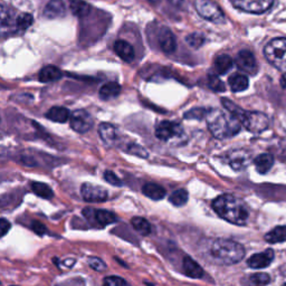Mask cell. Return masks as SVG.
Listing matches in <instances>:
<instances>
[{"label": "cell", "instance_id": "cell-1", "mask_svg": "<svg viewBox=\"0 0 286 286\" xmlns=\"http://www.w3.org/2000/svg\"><path fill=\"white\" fill-rule=\"evenodd\" d=\"M213 209L220 218L230 224L246 225L249 209L244 200L232 195H221L213 201Z\"/></svg>", "mask_w": 286, "mask_h": 286}, {"label": "cell", "instance_id": "cell-2", "mask_svg": "<svg viewBox=\"0 0 286 286\" xmlns=\"http://www.w3.org/2000/svg\"><path fill=\"white\" fill-rule=\"evenodd\" d=\"M206 121L210 132L217 139H229L235 137L242 129V123L228 111L210 109Z\"/></svg>", "mask_w": 286, "mask_h": 286}, {"label": "cell", "instance_id": "cell-3", "mask_svg": "<svg viewBox=\"0 0 286 286\" xmlns=\"http://www.w3.org/2000/svg\"><path fill=\"white\" fill-rule=\"evenodd\" d=\"M210 255L219 264L234 265L245 257V248L242 244L230 239H217L212 244Z\"/></svg>", "mask_w": 286, "mask_h": 286}, {"label": "cell", "instance_id": "cell-4", "mask_svg": "<svg viewBox=\"0 0 286 286\" xmlns=\"http://www.w3.org/2000/svg\"><path fill=\"white\" fill-rule=\"evenodd\" d=\"M230 113L241 121V123L252 133H261L270 125V119L261 112H247L234 104L230 108Z\"/></svg>", "mask_w": 286, "mask_h": 286}, {"label": "cell", "instance_id": "cell-5", "mask_svg": "<svg viewBox=\"0 0 286 286\" xmlns=\"http://www.w3.org/2000/svg\"><path fill=\"white\" fill-rule=\"evenodd\" d=\"M266 60L278 71L286 73V38H274L264 48Z\"/></svg>", "mask_w": 286, "mask_h": 286}, {"label": "cell", "instance_id": "cell-6", "mask_svg": "<svg viewBox=\"0 0 286 286\" xmlns=\"http://www.w3.org/2000/svg\"><path fill=\"white\" fill-rule=\"evenodd\" d=\"M195 8L197 13L199 14L202 18L215 22V24H220V22L225 20V15L223 10H221L219 6L214 3L213 0H196Z\"/></svg>", "mask_w": 286, "mask_h": 286}, {"label": "cell", "instance_id": "cell-7", "mask_svg": "<svg viewBox=\"0 0 286 286\" xmlns=\"http://www.w3.org/2000/svg\"><path fill=\"white\" fill-rule=\"evenodd\" d=\"M183 133L181 124L171 121H161L155 129V137L161 141L166 142H169L173 139H179L183 136Z\"/></svg>", "mask_w": 286, "mask_h": 286}, {"label": "cell", "instance_id": "cell-8", "mask_svg": "<svg viewBox=\"0 0 286 286\" xmlns=\"http://www.w3.org/2000/svg\"><path fill=\"white\" fill-rule=\"evenodd\" d=\"M84 217L92 224H97L100 226H108L118 221V217L112 212L105 209H94V208H85L83 210Z\"/></svg>", "mask_w": 286, "mask_h": 286}, {"label": "cell", "instance_id": "cell-9", "mask_svg": "<svg viewBox=\"0 0 286 286\" xmlns=\"http://www.w3.org/2000/svg\"><path fill=\"white\" fill-rule=\"evenodd\" d=\"M274 0H230L234 7L250 14H263L272 7Z\"/></svg>", "mask_w": 286, "mask_h": 286}, {"label": "cell", "instance_id": "cell-10", "mask_svg": "<svg viewBox=\"0 0 286 286\" xmlns=\"http://www.w3.org/2000/svg\"><path fill=\"white\" fill-rule=\"evenodd\" d=\"M81 194L87 202H103L109 198V191L101 186L85 183L81 187Z\"/></svg>", "mask_w": 286, "mask_h": 286}, {"label": "cell", "instance_id": "cell-11", "mask_svg": "<svg viewBox=\"0 0 286 286\" xmlns=\"http://www.w3.org/2000/svg\"><path fill=\"white\" fill-rule=\"evenodd\" d=\"M69 121H71V127L77 133L89 132L92 129L93 123H94L91 114L84 110H76L73 112Z\"/></svg>", "mask_w": 286, "mask_h": 286}, {"label": "cell", "instance_id": "cell-12", "mask_svg": "<svg viewBox=\"0 0 286 286\" xmlns=\"http://www.w3.org/2000/svg\"><path fill=\"white\" fill-rule=\"evenodd\" d=\"M236 65L241 71L250 75H254L257 72V63H256L255 56L252 51L247 49L238 53L236 57Z\"/></svg>", "mask_w": 286, "mask_h": 286}, {"label": "cell", "instance_id": "cell-13", "mask_svg": "<svg viewBox=\"0 0 286 286\" xmlns=\"http://www.w3.org/2000/svg\"><path fill=\"white\" fill-rule=\"evenodd\" d=\"M158 42H159L160 48L166 54H171L177 49V39L170 28L161 27L158 33Z\"/></svg>", "mask_w": 286, "mask_h": 286}, {"label": "cell", "instance_id": "cell-14", "mask_svg": "<svg viewBox=\"0 0 286 286\" xmlns=\"http://www.w3.org/2000/svg\"><path fill=\"white\" fill-rule=\"evenodd\" d=\"M274 259V250L272 248H267L265 252L255 254L247 259V265L250 268L259 270V268H265L272 264Z\"/></svg>", "mask_w": 286, "mask_h": 286}, {"label": "cell", "instance_id": "cell-15", "mask_svg": "<svg viewBox=\"0 0 286 286\" xmlns=\"http://www.w3.org/2000/svg\"><path fill=\"white\" fill-rule=\"evenodd\" d=\"M250 161V155L245 150H236L230 152L228 155V163L229 166L236 171L244 170L248 166Z\"/></svg>", "mask_w": 286, "mask_h": 286}, {"label": "cell", "instance_id": "cell-16", "mask_svg": "<svg viewBox=\"0 0 286 286\" xmlns=\"http://www.w3.org/2000/svg\"><path fill=\"white\" fill-rule=\"evenodd\" d=\"M114 51L122 61L126 63H131L136 58V53H134L133 46L130 43L125 42V40H116L114 44Z\"/></svg>", "mask_w": 286, "mask_h": 286}, {"label": "cell", "instance_id": "cell-17", "mask_svg": "<svg viewBox=\"0 0 286 286\" xmlns=\"http://www.w3.org/2000/svg\"><path fill=\"white\" fill-rule=\"evenodd\" d=\"M183 268L186 275L191 278H201L205 275L202 267L196 261L192 259L190 256H186L183 262Z\"/></svg>", "mask_w": 286, "mask_h": 286}, {"label": "cell", "instance_id": "cell-18", "mask_svg": "<svg viewBox=\"0 0 286 286\" xmlns=\"http://www.w3.org/2000/svg\"><path fill=\"white\" fill-rule=\"evenodd\" d=\"M66 8L65 4L63 3V0H50V2L46 5L44 9V14L47 18H58L65 15Z\"/></svg>", "mask_w": 286, "mask_h": 286}, {"label": "cell", "instance_id": "cell-19", "mask_svg": "<svg viewBox=\"0 0 286 286\" xmlns=\"http://www.w3.org/2000/svg\"><path fill=\"white\" fill-rule=\"evenodd\" d=\"M142 192L144 196H147L148 198L152 200H161L165 198L167 191L166 189L161 187L160 185H157L153 183H148L143 186Z\"/></svg>", "mask_w": 286, "mask_h": 286}, {"label": "cell", "instance_id": "cell-20", "mask_svg": "<svg viewBox=\"0 0 286 286\" xmlns=\"http://www.w3.org/2000/svg\"><path fill=\"white\" fill-rule=\"evenodd\" d=\"M256 170L261 174H265L271 170L274 165V157L270 153H262L254 160Z\"/></svg>", "mask_w": 286, "mask_h": 286}, {"label": "cell", "instance_id": "cell-21", "mask_svg": "<svg viewBox=\"0 0 286 286\" xmlns=\"http://www.w3.org/2000/svg\"><path fill=\"white\" fill-rule=\"evenodd\" d=\"M46 118L53 122H57V123H65L71 118V115H69V111L66 108L54 107L49 109L48 112L46 113Z\"/></svg>", "mask_w": 286, "mask_h": 286}, {"label": "cell", "instance_id": "cell-22", "mask_svg": "<svg viewBox=\"0 0 286 286\" xmlns=\"http://www.w3.org/2000/svg\"><path fill=\"white\" fill-rule=\"evenodd\" d=\"M62 77V72L60 68L53 65H47L40 69L39 72V81L43 83H49V82H54L60 80Z\"/></svg>", "mask_w": 286, "mask_h": 286}, {"label": "cell", "instance_id": "cell-23", "mask_svg": "<svg viewBox=\"0 0 286 286\" xmlns=\"http://www.w3.org/2000/svg\"><path fill=\"white\" fill-rule=\"evenodd\" d=\"M228 83L232 92H243L248 89L249 81L246 75L236 73L228 79Z\"/></svg>", "mask_w": 286, "mask_h": 286}, {"label": "cell", "instance_id": "cell-24", "mask_svg": "<svg viewBox=\"0 0 286 286\" xmlns=\"http://www.w3.org/2000/svg\"><path fill=\"white\" fill-rule=\"evenodd\" d=\"M121 93V85L116 82H109V83L104 84L98 94L102 100H112V98L116 97Z\"/></svg>", "mask_w": 286, "mask_h": 286}, {"label": "cell", "instance_id": "cell-25", "mask_svg": "<svg viewBox=\"0 0 286 286\" xmlns=\"http://www.w3.org/2000/svg\"><path fill=\"white\" fill-rule=\"evenodd\" d=\"M98 134L104 143L112 145L116 141V129L110 123H101L98 127Z\"/></svg>", "mask_w": 286, "mask_h": 286}, {"label": "cell", "instance_id": "cell-26", "mask_svg": "<svg viewBox=\"0 0 286 286\" xmlns=\"http://www.w3.org/2000/svg\"><path fill=\"white\" fill-rule=\"evenodd\" d=\"M232 65H234V62H232L231 57L229 55L221 54L216 57L215 60V68L216 71H217V73L220 75L228 73L231 69Z\"/></svg>", "mask_w": 286, "mask_h": 286}, {"label": "cell", "instance_id": "cell-27", "mask_svg": "<svg viewBox=\"0 0 286 286\" xmlns=\"http://www.w3.org/2000/svg\"><path fill=\"white\" fill-rule=\"evenodd\" d=\"M265 241L271 244L286 242V226H277L265 235Z\"/></svg>", "mask_w": 286, "mask_h": 286}, {"label": "cell", "instance_id": "cell-28", "mask_svg": "<svg viewBox=\"0 0 286 286\" xmlns=\"http://www.w3.org/2000/svg\"><path fill=\"white\" fill-rule=\"evenodd\" d=\"M131 225L134 230L139 232L140 235H143V236L150 235L151 230H152L149 221L143 217H133L131 219Z\"/></svg>", "mask_w": 286, "mask_h": 286}, {"label": "cell", "instance_id": "cell-29", "mask_svg": "<svg viewBox=\"0 0 286 286\" xmlns=\"http://www.w3.org/2000/svg\"><path fill=\"white\" fill-rule=\"evenodd\" d=\"M69 7L72 13L77 17H85L90 14V5L85 3L84 0H69Z\"/></svg>", "mask_w": 286, "mask_h": 286}, {"label": "cell", "instance_id": "cell-30", "mask_svg": "<svg viewBox=\"0 0 286 286\" xmlns=\"http://www.w3.org/2000/svg\"><path fill=\"white\" fill-rule=\"evenodd\" d=\"M32 189L38 197L43 198V199H51L54 197V191L51 190L50 187L43 183H33Z\"/></svg>", "mask_w": 286, "mask_h": 286}, {"label": "cell", "instance_id": "cell-31", "mask_svg": "<svg viewBox=\"0 0 286 286\" xmlns=\"http://www.w3.org/2000/svg\"><path fill=\"white\" fill-rule=\"evenodd\" d=\"M188 191L185 189H179L172 192L170 198H169V201H170L173 206L183 207L186 205L187 201H188Z\"/></svg>", "mask_w": 286, "mask_h": 286}, {"label": "cell", "instance_id": "cell-32", "mask_svg": "<svg viewBox=\"0 0 286 286\" xmlns=\"http://www.w3.org/2000/svg\"><path fill=\"white\" fill-rule=\"evenodd\" d=\"M249 286H266L271 283V277L266 273H256L247 277Z\"/></svg>", "mask_w": 286, "mask_h": 286}, {"label": "cell", "instance_id": "cell-33", "mask_svg": "<svg viewBox=\"0 0 286 286\" xmlns=\"http://www.w3.org/2000/svg\"><path fill=\"white\" fill-rule=\"evenodd\" d=\"M34 18L31 14H21L18 17H17V20L15 22V25L17 27V29L20 32L26 31L27 28L31 27L33 25Z\"/></svg>", "mask_w": 286, "mask_h": 286}, {"label": "cell", "instance_id": "cell-34", "mask_svg": "<svg viewBox=\"0 0 286 286\" xmlns=\"http://www.w3.org/2000/svg\"><path fill=\"white\" fill-rule=\"evenodd\" d=\"M186 40L192 48H199L205 44L206 38L201 33H192L186 37Z\"/></svg>", "mask_w": 286, "mask_h": 286}, {"label": "cell", "instance_id": "cell-35", "mask_svg": "<svg viewBox=\"0 0 286 286\" xmlns=\"http://www.w3.org/2000/svg\"><path fill=\"white\" fill-rule=\"evenodd\" d=\"M208 85L210 89L215 92H225L226 86L224 82L221 81L216 74H209L208 75Z\"/></svg>", "mask_w": 286, "mask_h": 286}, {"label": "cell", "instance_id": "cell-36", "mask_svg": "<svg viewBox=\"0 0 286 286\" xmlns=\"http://www.w3.org/2000/svg\"><path fill=\"white\" fill-rule=\"evenodd\" d=\"M207 112H208V110L202 109V108L192 109L185 114V118L189 119V120H202V119H206Z\"/></svg>", "mask_w": 286, "mask_h": 286}, {"label": "cell", "instance_id": "cell-37", "mask_svg": "<svg viewBox=\"0 0 286 286\" xmlns=\"http://www.w3.org/2000/svg\"><path fill=\"white\" fill-rule=\"evenodd\" d=\"M126 152L127 153H130V154H133V155H137V157H140V158H148V152H147V150H145L144 148H142L141 145H138V144H129V145H126Z\"/></svg>", "mask_w": 286, "mask_h": 286}, {"label": "cell", "instance_id": "cell-38", "mask_svg": "<svg viewBox=\"0 0 286 286\" xmlns=\"http://www.w3.org/2000/svg\"><path fill=\"white\" fill-rule=\"evenodd\" d=\"M103 286H126V282L120 276L112 275L103 279Z\"/></svg>", "mask_w": 286, "mask_h": 286}, {"label": "cell", "instance_id": "cell-39", "mask_svg": "<svg viewBox=\"0 0 286 286\" xmlns=\"http://www.w3.org/2000/svg\"><path fill=\"white\" fill-rule=\"evenodd\" d=\"M89 265L96 272H103L107 270V264H105V263L98 257H90Z\"/></svg>", "mask_w": 286, "mask_h": 286}, {"label": "cell", "instance_id": "cell-40", "mask_svg": "<svg viewBox=\"0 0 286 286\" xmlns=\"http://www.w3.org/2000/svg\"><path fill=\"white\" fill-rule=\"evenodd\" d=\"M104 179L107 180V181L110 185H112V186H116V187L123 186V183H122V180L118 176H116L114 172L110 171V170L104 172Z\"/></svg>", "mask_w": 286, "mask_h": 286}, {"label": "cell", "instance_id": "cell-41", "mask_svg": "<svg viewBox=\"0 0 286 286\" xmlns=\"http://www.w3.org/2000/svg\"><path fill=\"white\" fill-rule=\"evenodd\" d=\"M32 229L38 235H45L47 232V228L39 221H33L32 223Z\"/></svg>", "mask_w": 286, "mask_h": 286}, {"label": "cell", "instance_id": "cell-42", "mask_svg": "<svg viewBox=\"0 0 286 286\" xmlns=\"http://www.w3.org/2000/svg\"><path fill=\"white\" fill-rule=\"evenodd\" d=\"M10 227H11V225L7 219L6 218L0 219V230H2V236H5L6 234H7L8 230L10 229Z\"/></svg>", "mask_w": 286, "mask_h": 286}, {"label": "cell", "instance_id": "cell-43", "mask_svg": "<svg viewBox=\"0 0 286 286\" xmlns=\"http://www.w3.org/2000/svg\"><path fill=\"white\" fill-rule=\"evenodd\" d=\"M281 85L284 89H286V73H284V75L281 77Z\"/></svg>", "mask_w": 286, "mask_h": 286}, {"label": "cell", "instance_id": "cell-44", "mask_svg": "<svg viewBox=\"0 0 286 286\" xmlns=\"http://www.w3.org/2000/svg\"><path fill=\"white\" fill-rule=\"evenodd\" d=\"M64 264H65L67 267H72V266L75 264V259H73V261L71 259L69 262H68V261H65V262H64Z\"/></svg>", "mask_w": 286, "mask_h": 286}, {"label": "cell", "instance_id": "cell-45", "mask_svg": "<svg viewBox=\"0 0 286 286\" xmlns=\"http://www.w3.org/2000/svg\"><path fill=\"white\" fill-rule=\"evenodd\" d=\"M283 286H286V283H285V284H284V285H283Z\"/></svg>", "mask_w": 286, "mask_h": 286}, {"label": "cell", "instance_id": "cell-46", "mask_svg": "<svg viewBox=\"0 0 286 286\" xmlns=\"http://www.w3.org/2000/svg\"><path fill=\"white\" fill-rule=\"evenodd\" d=\"M285 126H286V123H285Z\"/></svg>", "mask_w": 286, "mask_h": 286}]
</instances>
